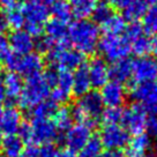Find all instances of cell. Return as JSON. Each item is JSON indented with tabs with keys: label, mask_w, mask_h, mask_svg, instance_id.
I'll use <instances>...</instances> for the list:
<instances>
[{
	"label": "cell",
	"mask_w": 157,
	"mask_h": 157,
	"mask_svg": "<svg viewBox=\"0 0 157 157\" xmlns=\"http://www.w3.org/2000/svg\"><path fill=\"white\" fill-rule=\"evenodd\" d=\"M51 120H52L54 127L58 131L60 136H64L65 133L73 126L74 121L72 113H71V109L66 108V106L59 108Z\"/></svg>",
	"instance_id": "cell-27"
},
{
	"label": "cell",
	"mask_w": 157,
	"mask_h": 157,
	"mask_svg": "<svg viewBox=\"0 0 157 157\" xmlns=\"http://www.w3.org/2000/svg\"><path fill=\"white\" fill-rule=\"evenodd\" d=\"M45 37L53 42L54 44H60L68 42V27L67 23L56 19L49 20L44 25Z\"/></svg>",
	"instance_id": "cell-20"
},
{
	"label": "cell",
	"mask_w": 157,
	"mask_h": 157,
	"mask_svg": "<svg viewBox=\"0 0 157 157\" xmlns=\"http://www.w3.org/2000/svg\"><path fill=\"white\" fill-rule=\"evenodd\" d=\"M37 1H38V2H40L42 5H44V6H46V7H48V6H52L53 4H56L58 0H37Z\"/></svg>",
	"instance_id": "cell-51"
},
{
	"label": "cell",
	"mask_w": 157,
	"mask_h": 157,
	"mask_svg": "<svg viewBox=\"0 0 157 157\" xmlns=\"http://www.w3.org/2000/svg\"><path fill=\"white\" fill-rule=\"evenodd\" d=\"M156 6H157V0H156Z\"/></svg>",
	"instance_id": "cell-54"
},
{
	"label": "cell",
	"mask_w": 157,
	"mask_h": 157,
	"mask_svg": "<svg viewBox=\"0 0 157 157\" xmlns=\"http://www.w3.org/2000/svg\"><path fill=\"white\" fill-rule=\"evenodd\" d=\"M104 111V104L99 91L90 90L89 93L80 97L76 104L71 109L73 120L76 123H84L96 126L97 120Z\"/></svg>",
	"instance_id": "cell-3"
},
{
	"label": "cell",
	"mask_w": 157,
	"mask_h": 157,
	"mask_svg": "<svg viewBox=\"0 0 157 157\" xmlns=\"http://www.w3.org/2000/svg\"><path fill=\"white\" fill-rule=\"evenodd\" d=\"M131 97L141 104L146 112L157 116V87L154 83H132Z\"/></svg>",
	"instance_id": "cell-9"
},
{
	"label": "cell",
	"mask_w": 157,
	"mask_h": 157,
	"mask_svg": "<svg viewBox=\"0 0 157 157\" xmlns=\"http://www.w3.org/2000/svg\"><path fill=\"white\" fill-rule=\"evenodd\" d=\"M59 109L58 104H56L51 99H45L37 104L36 106L29 110V118L33 119H52Z\"/></svg>",
	"instance_id": "cell-26"
},
{
	"label": "cell",
	"mask_w": 157,
	"mask_h": 157,
	"mask_svg": "<svg viewBox=\"0 0 157 157\" xmlns=\"http://www.w3.org/2000/svg\"><path fill=\"white\" fill-rule=\"evenodd\" d=\"M131 51L137 57H147L150 53V39L146 36H140L139 38L132 40L131 43Z\"/></svg>",
	"instance_id": "cell-33"
},
{
	"label": "cell",
	"mask_w": 157,
	"mask_h": 157,
	"mask_svg": "<svg viewBox=\"0 0 157 157\" xmlns=\"http://www.w3.org/2000/svg\"><path fill=\"white\" fill-rule=\"evenodd\" d=\"M8 45L16 54H28L35 48V39L25 30H14L8 38Z\"/></svg>",
	"instance_id": "cell-17"
},
{
	"label": "cell",
	"mask_w": 157,
	"mask_h": 157,
	"mask_svg": "<svg viewBox=\"0 0 157 157\" xmlns=\"http://www.w3.org/2000/svg\"><path fill=\"white\" fill-rule=\"evenodd\" d=\"M150 52L157 57V36H154V38L150 39Z\"/></svg>",
	"instance_id": "cell-48"
},
{
	"label": "cell",
	"mask_w": 157,
	"mask_h": 157,
	"mask_svg": "<svg viewBox=\"0 0 157 157\" xmlns=\"http://www.w3.org/2000/svg\"><path fill=\"white\" fill-rule=\"evenodd\" d=\"M0 157H4V156H1V155H0Z\"/></svg>",
	"instance_id": "cell-55"
},
{
	"label": "cell",
	"mask_w": 157,
	"mask_h": 157,
	"mask_svg": "<svg viewBox=\"0 0 157 157\" xmlns=\"http://www.w3.org/2000/svg\"><path fill=\"white\" fill-rule=\"evenodd\" d=\"M147 118V112L142 105L139 103H133L123 111L121 124L128 134L131 133L133 135H139L144 132Z\"/></svg>",
	"instance_id": "cell-10"
},
{
	"label": "cell",
	"mask_w": 157,
	"mask_h": 157,
	"mask_svg": "<svg viewBox=\"0 0 157 157\" xmlns=\"http://www.w3.org/2000/svg\"><path fill=\"white\" fill-rule=\"evenodd\" d=\"M90 88H91V83H90V78H89L88 68L83 64L81 67L75 69V72L73 74L72 95L80 98L87 93H89Z\"/></svg>",
	"instance_id": "cell-21"
},
{
	"label": "cell",
	"mask_w": 157,
	"mask_h": 157,
	"mask_svg": "<svg viewBox=\"0 0 157 157\" xmlns=\"http://www.w3.org/2000/svg\"><path fill=\"white\" fill-rule=\"evenodd\" d=\"M35 46L40 51V52H45V53H49L51 50L53 49L54 43L51 42L48 37L45 36H40L37 38V40L35 42Z\"/></svg>",
	"instance_id": "cell-40"
},
{
	"label": "cell",
	"mask_w": 157,
	"mask_h": 157,
	"mask_svg": "<svg viewBox=\"0 0 157 157\" xmlns=\"http://www.w3.org/2000/svg\"><path fill=\"white\" fill-rule=\"evenodd\" d=\"M51 13L53 15V19L61 21L64 23H68L73 17L71 6L66 0H58L56 4H53L51 6Z\"/></svg>",
	"instance_id": "cell-30"
},
{
	"label": "cell",
	"mask_w": 157,
	"mask_h": 157,
	"mask_svg": "<svg viewBox=\"0 0 157 157\" xmlns=\"http://www.w3.org/2000/svg\"><path fill=\"white\" fill-rule=\"evenodd\" d=\"M25 17V31L34 38H38L44 31L45 23L49 21L50 10L37 0H25L20 7Z\"/></svg>",
	"instance_id": "cell-4"
},
{
	"label": "cell",
	"mask_w": 157,
	"mask_h": 157,
	"mask_svg": "<svg viewBox=\"0 0 157 157\" xmlns=\"http://www.w3.org/2000/svg\"><path fill=\"white\" fill-rule=\"evenodd\" d=\"M22 123V113L15 106H7L2 111L1 131L5 135H15Z\"/></svg>",
	"instance_id": "cell-18"
},
{
	"label": "cell",
	"mask_w": 157,
	"mask_h": 157,
	"mask_svg": "<svg viewBox=\"0 0 157 157\" xmlns=\"http://www.w3.org/2000/svg\"><path fill=\"white\" fill-rule=\"evenodd\" d=\"M58 157H76V156H75L74 152H72L71 150H68V149H64V150L59 151Z\"/></svg>",
	"instance_id": "cell-50"
},
{
	"label": "cell",
	"mask_w": 157,
	"mask_h": 157,
	"mask_svg": "<svg viewBox=\"0 0 157 157\" xmlns=\"http://www.w3.org/2000/svg\"><path fill=\"white\" fill-rule=\"evenodd\" d=\"M6 21L8 28H13L14 30L22 29V27H25V17L22 15V12L19 7H14L12 10H8L5 15Z\"/></svg>",
	"instance_id": "cell-35"
},
{
	"label": "cell",
	"mask_w": 157,
	"mask_h": 157,
	"mask_svg": "<svg viewBox=\"0 0 157 157\" xmlns=\"http://www.w3.org/2000/svg\"><path fill=\"white\" fill-rule=\"evenodd\" d=\"M144 131H147L149 136L157 137V116H150L147 118Z\"/></svg>",
	"instance_id": "cell-41"
},
{
	"label": "cell",
	"mask_w": 157,
	"mask_h": 157,
	"mask_svg": "<svg viewBox=\"0 0 157 157\" xmlns=\"http://www.w3.org/2000/svg\"><path fill=\"white\" fill-rule=\"evenodd\" d=\"M30 125L31 143L34 144L42 146L45 143H54L57 140H61V136L50 119H33L30 120Z\"/></svg>",
	"instance_id": "cell-11"
},
{
	"label": "cell",
	"mask_w": 157,
	"mask_h": 157,
	"mask_svg": "<svg viewBox=\"0 0 157 157\" xmlns=\"http://www.w3.org/2000/svg\"><path fill=\"white\" fill-rule=\"evenodd\" d=\"M48 60L58 72H71L81 67L84 63V56L76 50L69 48V42L54 44L48 53Z\"/></svg>",
	"instance_id": "cell-5"
},
{
	"label": "cell",
	"mask_w": 157,
	"mask_h": 157,
	"mask_svg": "<svg viewBox=\"0 0 157 157\" xmlns=\"http://www.w3.org/2000/svg\"><path fill=\"white\" fill-rule=\"evenodd\" d=\"M99 157H125L124 152L118 149H106L105 151H102Z\"/></svg>",
	"instance_id": "cell-45"
},
{
	"label": "cell",
	"mask_w": 157,
	"mask_h": 157,
	"mask_svg": "<svg viewBox=\"0 0 157 157\" xmlns=\"http://www.w3.org/2000/svg\"><path fill=\"white\" fill-rule=\"evenodd\" d=\"M52 87L46 80L44 73H37L27 76L17 103L22 109L30 110L40 102L48 99Z\"/></svg>",
	"instance_id": "cell-2"
},
{
	"label": "cell",
	"mask_w": 157,
	"mask_h": 157,
	"mask_svg": "<svg viewBox=\"0 0 157 157\" xmlns=\"http://www.w3.org/2000/svg\"><path fill=\"white\" fill-rule=\"evenodd\" d=\"M144 157H156V156H155V155H151V154H150V155H146Z\"/></svg>",
	"instance_id": "cell-53"
},
{
	"label": "cell",
	"mask_w": 157,
	"mask_h": 157,
	"mask_svg": "<svg viewBox=\"0 0 157 157\" xmlns=\"http://www.w3.org/2000/svg\"><path fill=\"white\" fill-rule=\"evenodd\" d=\"M125 37L127 38V40L131 43L132 40L139 38L140 36L143 35V28L142 25H140V22H131L128 25H126V29H125Z\"/></svg>",
	"instance_id": "cell-37"
},
{
	"label": "cell",
	"mask_w": 157,
	"mask_h": 157,
	"mask_svg": "<svg viewBox=\"0 0 157 157\" xmlns=\"http://www.w3.org/2000/svg\"><path fill=\"white\" fill-rule=\"evenodd\" d=\"M87 68H88L91 87L102 88L109 82V78H110L109 67L103 58H94L89 63V66H87Z\"/></svg>",
	"instance_id": "cell-16"
},
{
	"label": "cell",
	"mask_w": 157,
	"mask_h": 157,
	"mask_svg": "<svg viewBox=\"0 0 157 157\" xmlns=\"http://www.w3.org/2000/svg\"><path fill=\"white\" fill-rule=\"evenodd\" d=\"M150 146L151 141L147 134L143 133L134 135V137L129 139L124 155L125 157H144L150 149Z\"/></svg>",
	"instance_id": "cell-19"
},
{
	"label": "cell",
	"mask_w": 157,
	"mask_h": 157,
	"mask_svg": "<svg viewBox=\"0 0 157 157\" xmlns=\"http://www.w3.org/2000/svg\"><path fill=\"white\" fill-rule=\"evenodd\" d=\"M103 151V146L98 136H91L88 143L80 151L78 157H99Z\"/></svg>",
	"instance_id": "cell-32"
},
{
	"label": "cell",
	"mask_w": 157,
	"mask_h": 157,
	"mask_svg": "<svg viewBox=\"0 0 157 157\" xmlns=\"http://www.w3.org/2000/svg\"><path fill=\"white\" fill-rule=\"evenodd\" d=\"M59 151L60 150L54 143H45L39 147L38 157H58Z\"/></svg>",
	"instance_id": "cell-39"
},
{
	"label": "cell",
	"mask_w": 157,
	"mask_h": 157,
	"mask_svg": "<svg viewBox=\"0 0 157 157\" xmlns=\"http://www.w3.org/2000/svg\"><path fill=\"white\" fill-rule=\"evenodd\" d=\"M5 66L10 72L30 76L34 74L40 73L44 66V59L38 52H30L28 54H16L8 52L4 58Z\"/></svg>",
	"instance_id": "cell-6"
},
{
	"label": "cell",
	"mask_w": 157,
	"mask_h": 157,
	"mask_svg": "<svg viewBox=\"0 0 157 157\" xmlns=\"http://www.w3.org/2000/svg\"><path fill=\"white\" fill-rule=\"evenodd\" d=\"M38 150L39 147L37 144L28 143L27 146H25L19 157H38Z\"/></svg>",
	"instance_id": "cell-42"
},
{
	"label": "cell",
	"mask_w": 157,
	"mask_h": 157,
	"mask_svg": "<svg viewBox=\"0 0 157 157\" xmlns=\"http://www.w3.org/2000/svg\"><path fill=\"white\" fill-rule=\"evenodd\" d=\"M133 1L134 0H105V2L111 8H116V10H126Z\"/></svg>",
	"instance_id": "cell-43"
},
{
	"label": "cell",
	"mask_w": 157,
	"mask_h": 157,
	"mask_svg": "<svg viewBox=\"0 0 157 157\" xmlns=\"http://www.w3.org/2000/svg\"><path fill=\"white\" fill-rule=\"evenodd\" d=\"M99 141L106 149L121 150V148L127 146L129 141V134L123 126L119 125L104 126L99 134Z\"/></svg>",
	"instance_id": "cell-13"
},
{
	"label": "cell",
	"mask_w": 157,
	"mask_h": 157,
	"mask_svg": "<svg viewBox=\"0 0 157 157\" xmlns=\"http://www.w3.org/2000/svg\"><path fill=\"white\" fill-rule=\"evenodd\" d=\"M133 83H152L157 78V63L150 57H140L132 61Z\"/></svg>",
	"instance_id": "cell-12"
},
{
	"label": "cell",
	"mask_w": 157,
	"mask_h": 157,
	"mask_svg": "<svg viewBox=\"0 0 157 157\" xmlns=\"http://www.w3.org/2000/svg\"><path fill=\"white\" fill-rule=\"evenodd\" d=\"M126 21L121 15L113 14L101 25L104 35H121L126 29Z\"/></svg>",
	"instance_id": "cell-29"
},
{
	"label": "cell",
	"mask_w": 157,
	"mask_h": 157,
	"mask_svg": "<svg viewBox=\"0 0 157 157\" xmlns=\"http://www.w3.org/2000/svg\"><path fill=\"white\" fill-rule=\"evenodd\" d=\"M112 15H113L112 8L105 1H99L91 16H93L94 19L93 22H95L96 25H102V23H104Z\"/></svg>",
	"instance_id": "cell-36"
},
{
	"label": "cell",
	"mask_w": 157,
	"mask_h": 157,
	"mask_svg": "<svg viewBox=\"0 0 157 157\" xmlns=\"http://www.w3.org/2000/svg\"><path fill=\"white\" fill-rule=\"evenodd\" d=\"M98 2L99 0H68L72 14L78 20H88Z\"/></svg>",
	"instance_id": "cell-24"
},
{
	"label": "cell",
	"mask_w": 157,
	"mask_h": 157,
	"mask_svg": "<svg viewBox=\"0 0 157 157\" xmlns=\"http://www.w3.org/2000/svg\"><path fill=\"white\" fill-rule=\"evenodd\" d=\"M72 86H73V74L71 72H58L57 82L51 93L50 99L56 104H64L68 102L72 96Z\"/></svg>",
	"instance_id": "cell-14"
},
{
	"label": "cell",
	"mask_w": 157,
	"mask_h": 157,
	"mask_svg": "<svg viewBox=\"0 0 157 157\" xmlns=\"http://www.w3.org/2000/svg\"><path fill=\"white\" fill-rule=\"evenodd\" d=\"M101 31L95 22L90 20H76L68 28V42L83 56L94 54L97 50Z\"/></svg>",
	"instance_id": "cell-1"
},
{
	"label": "cell",
	"mask_w": 157,
	"mask_h": 157,
	"mask_svg": "<svg viewBox=\"0 0 157 157\" xmlns=\"http://www.w3.org/2000/svg\"><path fill=\"white\" fill-rule=\"evenodd\" d=\"M97 50L105 60L116 63L127 58L131 52V44L127 38L121 35H104L99 38Z\"/></svg>",
	"instance_id": "cell-7"
},
{
	"label": "cell",
	"mask_w": 157,
	"mask_h": 157,
	"mask_svg": "<svg viewBox=\"0 0 157 157\" xmlns=\"http://www.w3.org/2000/svg\"><path fill=\"white\" fill-rule=\"evenodd\" d=\"M6 101V93H5V87L2 83V78H0V105Z\"/></svg>",
	"instance_id": "cell-49"
},
{
	"label": "cell",
	"mask_w": 157,
	"mask_h": 157,
	"mask_svg": "<svg viewBox=\"0 0 157 157\" xmlns=\"http://www.w3.org/2000/svg\"><path fill=\"white\" fill-rule=\"evenodd\" d=\"M8 52H10L8 39L6 38L4 35H0V59L5 58Z\"/></svg>",
	"instance_id": "cell-44"
},
{
	"label": "cell",
	"mask_w": 157,
	"mask_h": 157,
	"mask_svg": "<svg viewBox=\"0 0 157 157\" xmlns=\"http://www.w3.org/2000/svg\"><path fill=\"white\" fill-rule=\"evenodd\" d=\"M142 28L148 35L157 36V6H152L144 14Z\"/></svg>",
	"instance_id": "cell-31"
},
{
	"label": "cell",
	"mask_w": 157,
	"mask_h": 157,
	"mask_svg": "<svg viewBox=\"0 0 157 157\" xmlns=\"http://www.w3.org/2000/svg\"><path fill=\"white\" fill-rule=\"evenodd\" d=\"M99 95L102 97L103 104L108 108H120L126 99V89L121 83L109 81L101 88Z\"/></svg>",
	"instance_id": "cell-15"
},
{
	"label": "cell",
	"mask_w": 157,
	"mask_h": 157,
	"mask_svg": "<svg viewBox=\"0 0 157 157\" xmlns=\"http://www.w3.org/2000/svg\"><path fill=\"white\" fill-rule=\"evenodd\" d=\"M109 75L112 81L123 84L132 78V60L128 58L112 63L109 67Z\"/></svg>",
	"instance_id": "cell-22"
},
{
	"label": "cell",
	"mask_w": 157,
	"mask_h": 157,
	"mask_svg": "<svg viewBox=\"0 0 157 157\" xmlns=\"http://www.w3.org/2000/svg\"><path fill=\"white\" fill-rule=\"evenodd\" d=\"M123 109L121 108H108L104 110L101 114V120L103 121L104 126H111V125H118L121 123L123 118Z\"/></svg>",
	"instance_id": "cell-34"
},
{
	"label": "cell",
	"mask_w": 157,
	"mask_h": 157,
	"mask_svg": "<svg viewBox=\"0 0 157 157\" xmlns=\"http://www.w3.org/2000/svg\"><path fill=\"white\" fill-rule=\"evenodd\" d=\"M2 83L5 87L6 98H10L12 103L17 102L22 88H23V80L19 74L8 72L2 78Z\"/></svg>",
	"instance_id": "cell-23"
},
{
	"label": "cell",
	"mask_w": 157,
	"mask_h": 157,
	"mask_svg": "<svg viewBox=\"0 0 157 157\" xmlns=\"http://www.w3.org/2000/svg\"><path fill=\"white\" fill-rule=\"evenodd\" d=\"M156 87H157V86H156Z\"/></svg>",
	"instance_id": "cell-56"
},
{
	"label": "cell",
	"mask_w": 157,
	"mask_h": 157,
	"mask_svg": "<svg viewBox=\"0 0 157 157\" xmlns=\"http://www.w3.org/2000/svg\"><path fill=\"white\" fill-rule=\"evenodd\" d=\"M7 29H8V25H7L5 15L2 13H0V35L4 34Z\"/></svg>",
	"instance_id": "cell-47"
},
{
	"label": "cell",
	"mask_w": 157,
	"mask_h": 157,
	"mask_svg": "<svg viewBox=\"0 0 157 157\" xmlns=\"http://www.w3.org/2000/svg\"><path fill=\"white\" fill-rule=\"evenodd\" d=\"M16 135L25 143H31V125L27 119L22 120Z\"/></svg>",
	"instance_id": "cell-38"
},
{
	"label": "cell",
	"mask_w": 157,
	"mask_h": 157,
	"mask_svg": "<svg viewBox=\"0 0 157 157\" xmlns=\"http://www.w3.org/2000/svg\"><path fill=\"white\" fill-rule=\"evenodd\" d=\"M95 126L84 123H76L64 134V141L66 149L72 152H78L88 143L90 137L93 136V129Z\"/></svg>",
	"instance_id": "cell-8"
},
{
	"label": "cell",
	"mask_w": 157,
	"mask_h": 157,
	"mask_svg": "<svg viewBox=\"0 0 157 157\" xmlns=\"http://www.w3.org/2000/svg\"><path fill=\"white\" fill-rule=\"evenodd\" d=\"M148 10V4L144 0H134L126 10H124L123 17L125 21L131 22H139L140 19H143L144 14Z\"/></svg>",
	"instance_id": "cell-28"
},
{
	"label": "cell",
	"mask_w": 157,
	"mask_h": 157,
	"mask_svg": "<svg viewBox=\"0 0 157 157\" xmlns=\"http://www.w3.org/2000/svg\"><path fill=\"white\" fill-rule=\"evenodd\" d=\"M25 148V142L20 139L16 134L15 135H6L2 137L0 144L1 156L4 157H19Z\"/></svg>",
	"instance_id": "cell-25"
},
{
	"label": "cell",
	"mask_w": 157,
	"mask_h": 157,
	"mask_svg": "<svg viewBox=\"0 0 157 157\" xmlns=\"http://www.w3.org/2000/svg\"><path fill=\"white\" fill-rule=\"evenodd\" d=\"M2 109H1V105H0V144H1V141H2V131H1V117H2Z\"/></svg>",
	"instance_id": "cell-52"
},
{
	"label": "cell",
	"mask_w": 157,
	"mask_h": 157,
	"mask_svg": "<svg viewBox=\"0 0 157 157\" xmlns=\"http://www.w3.org/2000/svg\"><path fill=\"white\" fill-rule=\"evenodd\" d=\"M20 0H0V7L4 10H12L14 7H17Z\"/></svg>",
	"instance_id": "cell-46"
}]
</instances>
